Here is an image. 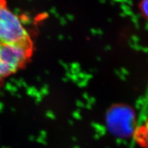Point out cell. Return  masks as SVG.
<instances>
[{
  "instance_id": "obj_1",
  "label": "cell",
  "mask_w": 148,
  "mask_h": 148,
  "mask_svg": "<svg viewBox=\"0 0 148 148\" xmlns=\"http://www.w3.org/2000/svg\"><path fill=\"white\" fill-rule=\"evenodd\" d=\"M33 54L32 41L0 43V69L6 78L23 69Z\"/></svg>"
},
{
  "instance_id": "obj_2",
  "label": "cell",
  "mask_w": 148,
  "mask_h": 148,
  "mask_svg": "<svg viewBox=\"0 0 148 148\" xmlns=\"http://www.w3.org/2000/svg\"><path fill=\"white\" fill-rule=\"evenodd\" d=\"M32 41L30 36L15 13L7 3L0 6V43H17Z\"/></svg>"
},
{
  "instance_id": "obj_3",
  "label": "cell",
  "mask_w": 148,
  "mask_h": 148,
  "mask_svg": "<svg viewBox=\"0 0 148 148\" xmlns=\"http://www.w3.org/2000/svg\"><path fill=\"white\" fill-rule=\"evenodd\" d=\"M134 138L141 147L148 148V118L144 123L136 129Z\"/></svg>"
},
{
  "instance_id": "obj_4",
  "label": "cell",
  "mask_w": 148,
  "mask_h": 148,
  "mask_svg": "<svg viewBox=\"0 0 148 148\" xmlns=\"http://www.w3.org/2000/svg\"><path fill=\"white\" fill-rule=\"evenodd\" d=\"M139 8L143 16L148 21V0H141Z\"/></svg>"
},
{
  "instance_id": "obj_5",
  "label": "cell",
  "mask_w": 148,
  "mask_h": 148,
  "mask_svg": "<svg viewBox=\"0 0 148 148\" xmlns=\"http://www.w3.org/2000/svg\"><path fill=\"white\" fill-rule=\"evenodd\" d=\"M5 78H6V77L4 76L3 73L1 70V69H0V88H1V86H3L4 79H5Z\"/></svg>"
},
{
  "instance_id": "obj_6",
  "label": "cell",
  "mask_w": 148,
  "mask_h": 148,
  "mask_svg": "<svg viewBox=\"0 0 148 148\" xmlns=\"http://www.w3.org/2000/svg\"><path fill=\"white\" fill-rule=\"evenodd\" d=\"M6 3V0H0V6L3 5V4H4V3Z\"/></svg>"
}]
</instances>
